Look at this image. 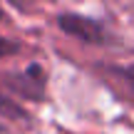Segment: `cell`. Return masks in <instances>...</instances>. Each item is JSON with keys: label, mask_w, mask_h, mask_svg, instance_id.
I'll return each mask as SVG.
<instances>
[{"label": "cell", "mask_w": 134, "mask_h": 134, "mask_svg": "<svg viewBox=\"0 0 134 134\" xmlns=\"http://www.w3.org/2000/svg\"><path fill=\"white\" fill-rule=\"evenodd\" d=\"M57 25L65 30L67 35L72 37H80L82 42H92V45H99L107 42V32L97 20L92 18H82V15H60Z\"/></svg>", "instance_id": "obj_1"}, {"label": "cell", "mask_w": 134, "mask_h": 134, "mask_svg": "<svg viewBox=\"0 0 134 134\" xmlns=\"http://www.w3.org/2000/svg\"><path fill=\"white\" fill-rule=\"evenodd\" d=\"M5 85L10 90H15L18 94L30 97V99H42L45 94V75L37 65L27 67L23 75H15V77H5Z\"/></svg>", "instance_id": "obj_2"}, {"label": "cell", "mask_w": 134, "mask_h": 134, "mask_svg": "<svg viewBox=\"0 0 134 134\" xmlns=\"http://www.w3.org/2000/svg\"><path fill=\"white\" fill-rule=\"evenodd\" d=\"M0 117H8V119H23V122L30 119L27 112H25L18 102L8 99V97H3V94H0Z\"/></svg>", "instance_id": "obj_3"}, {"label": "cell", "mask_w": 134, "mask_h": 134, "mask_svg": "<svg viewBox=\"0 0 134 134\" xmlns=\"http://www.w3.org/2000/svg\"><path fill=\"white\" fill-rule=\"evenodd\" d=\"M18 50H20V45H18V42H13V40H8V37H3V35H0V57L15 55Z\"/></svg>", "instance_id": "obj_4"}, {"label": "cell", "mask_w": 134, "mask_h": 134, "mask_svg": "<svg viewBox=\"0 0 134 134\" xmlns=\"http://www.w3.org/2000/svg\"><path fill=\"white\" fill-rule=\"evenodd\" d=\"M124 75H127V80H129V85L134 87V67H129V70H127Z\"/></svg>", "instance_id": "obj_5"}, {"label": "cell", "mask_w": 134, "mask_h": 134, "mask_svg": "<svg viewBox=\"0 0 134 134\" xmlns=\"http://www.w3.org/2000/svg\"><path fill=\"white\" fill-rule=\"evenodd\" d=\"M0 20H3V10H0Z\"/></svg>", "instance_id": "obj_6"}, {"label": "cell", "mask_w": 134, "mask_h": 134, "mask_svg": "<svg viewBox=\"0 0 134 134\" xmlns=\"http://www.w3.org/2000/svg\"><path fill=\"white\" fill-rule=\"evenodd\" d=\"M0 134H3V127H0Z\"/></svg>", "instance_id": "obj_7"}]
</instances>
